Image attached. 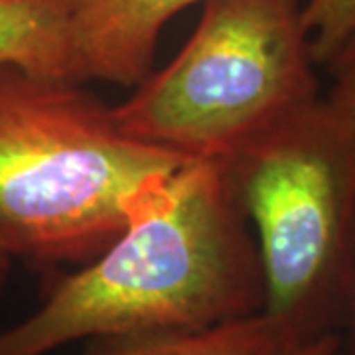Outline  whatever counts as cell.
Listing matches in <instances>:
<instances>
[{
	"instance_id": "6da1fadb",
	"label": "cell",
	"mask_w": 355,
	"mask_h": 355,
	"mask_svg": "<svg viewBox=\"0 0 355 355\" xmlns=\"http://www.w3.org/2000/svg\"><path fill=\"white\" fill-rule=\"evenodd\" d=\"M123 214L125 227L103 253L60 277L38 310L0 331V355H48L67 343L263 312L257 243L217 162L154 174Z\"/></svg>"
},
{
	"instance_id": "7a4b0ae2",
	"label": "cell",
	"mask_w": 355,
	"mask_h": 355,
	"mask_svg": "<svg viewBox=\"0 0 355 355\" xmlns=\"http://www.w3.org/2000/svg\"><path fill=\"white\" fill-rule=\"evenodd\" d=\"M184 162L121 132L85 83L0 64V243L12 259L93 261L125 227L128 196Z\"/></svg>"
},
{
	"instance_id": "3957f363",
	"label": "cell",
	"mask_w": 355,
	"mask_h": 355,
	"mask_svg": "<svg viewBox=\"0 0 355 355\" xmlns=\"http://www.w3.org/2000/svg\"><path fill=\"white\" fill-rule=\"evenodd\" d=\"M253 225L265 308L296 343L340 334L355 259V123L318 97L217 162Z\"/></svg>"
},
{
	"instance_id": "277c9868",
	"label": "cell",
	"mask_w": 355,
	"mask_h": 355,
	"mask_svg": "<svg viewBox=\"0 0 355 355\" xmlns=\"http://www.w3.org/2000/svg\"><path fill=\"white\" fill-rule=\"evenodd\" d=\"M318 97L300 0H203L180 53L111 111L142 144L221 162Z\"/></svg>"
},
{
	"instance_id": "5b68a950",
	"label": "cell",
	"mask_w": 355,
	"mask_h": 355,
	"mask_svg": "<svg viewBox=\"0 0 355 355\" xmlns=\"http://www.w3.org/2000/svg\"><path fill=\"white\" fill-rule=\"evenodd\" d=\"M203 0H76L73 44L85 81L137 87L153 71L164 26Z\"/></svg>"
},
{
	"instance_id": "8992f818",
	"label": "cell",
	"mask_w": 355,
	"mask_h": 355,
	"mask_svg": "<svg viewBox=\"0 0 355 355\" xmlns=\"http://www.w3.org/2000/svg\"><path fill=\"white\" fill-rule=\"evenodd\" d=\"M296 342L266 312L196 330L107 336L85 342L81 355H282Z\"/></svg>"
},
{
	"instance_id": "52a82bcc",
	"label": "cell",
	"mask_w": 355,
	"mask_h": 355,
	"mask_svg": "<svg viewBox=\"0 0 355 355\" xmlns=\"http://www.w3.org/2000/svg\"><path fill=\"white\" fill-rule=\"evenodd\" d=\"M76 0H0V64L87 83L73 44Z\"/></svg>"
},
{
	"instance_id": "ba28073f",
	"label": "cell",
	"mask_w": 355,
	"mask_h": 355,
	"mask_svg": "<svg viewBox=\"0 0 355 355\" xmlns=\"http://www.w3.org/2000/svg\"><path fill=\"white\" fill-rule=\"evenodd\" d=\"M302 22L312 58L324 67L355 32V0H308L302 6Z\"/></svg>"
},
{
	"instance_id": "9c48e42d",
	"label": "cell",
	"mask_w": 355,
	"mask_h": 355,
	"mask_svg": "<svg viewBox=\"0 0 355 355\" xmlns=\"http://www.w3.org/2000/svg\"><path fill=\"white\" fill-rule=\"evenodd\" d=\"M331 76L326 101L355 123V32L324 65Z\"/></svg>"
},
{
	"instance_id": "30bf717a",
	"label": "cell",
	"mask_w": 355,
	"mask_h": 355,
	"mask_svg": "<svg viewBox=\"0 0 355 355\" xmlns=\"http://www.w3.org/2000/svg\"><path fill=\"white\" fill-rule=\"evenodd\" d=\"M342 345V336L340 334H326L308 342L296 343L288 347L282 355H338Z\"/></svg>"
},
{
	"instance_id": "8fae6325",
	"label": "cell",
	"mask_w": 355,
	"mask_h": 355,
	"mask_svg": "<svg viewBox=\"0 0 355 355\" xmlns=\"http://www.w3.org/2000/svg\"><path fill=\"white\" fill-rule=\"evenodd\" d=\"M342 355H355V259L352 268V280L347 291V302H345V316H343L342 331Z\"/></svg>"
},
{
	"instance_id": "7c38bea8",
	"label": "cell",
	"mask_w": 355,
	"mask_h": 355,
	"mask_svg": "<svg viewBox=\"0 0 355 355\" xmlns=\"http://www.w3.org/2000/svg\"><path fill=\"white\" fill-rule=\"evenodd\" d=\"M12 254L6 251V247L0 243V291L6 286L8 277H10V270H12Z\"/></svg>"
},
{
	"instance_id": "4fadbf2b",
	"label": "cell",
	"mask_w": 355,
	"mask_h": 355,
	"mask_svg": "<svg viewBox=\"0 0 355 355\" xmlns=\"http://www.w3.org/2000/svg\"><path fill=\"white\" fill-rule=\"evenodd\" d=\"M340 347H342V345H340ZM338 355H342V352H338Z\"/></svg>"
}]
</instances>
